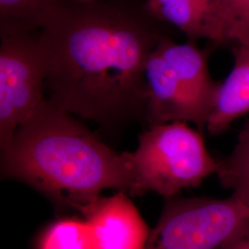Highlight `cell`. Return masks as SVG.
<instances>
[{"label": "cell", "instance_id": "1", "mask_svg": "<svg viewBox=\"0 0 249 249\" xmlns=\"http://www.w3.org/2000/svg\"><path fill=\"white\" fill-rule=\"evenodd\" d=\"M136 0H62L39 31L46 99L101 126L146 120V64L166 35Z\"/></svg>", "mask_w": 249, "mask_h": 249}, {"label": "cell", "instance_id": "2", "mask_svg": "<svg viewBox=\"0 0 249 249\" xmlns=\"http://www.w3.org/2000/svg\"><path fill=\"white\" fill-rule=\"evenodd\" d=\"M1 169L5 177L80 213L103 190L128 191L132 183L124 153L112 150L46 98L1 151Z\"/></svg>", "mask_w": 249, "mask_h": 249}, {"label": "cell", "instance_id": "3", "mask_svg": "<svg viewBox=\"0 0 249 249\" xmlns=\"http://www.w3.org/2000/svg\"><path fill=\"white\" fill-rule=\"evenodd\" d=\"M208 56L193 41L180 45L171 40L155 47L145 70V121L150 125L192 122L200 132L206 128L220 85L210 76Z\"/></svg>", "mask_w": 249, "mask_h": 249}, {"label": "cell", "instance_id": "4", "mask_svg": "<svg viewBox=\"0 0 249 249\" xmlns=\"http://www.w3.org/2000/svg\"><path fill=\"white\" fill-rule=\"evenodd\" d=\"M124 154L132 179L128 192L133 196L150 191L170 198L197 187L220 167L201 132L186 122L150 125L140 135L136 151Z\"/></svg>", "mask_w": 249, "mask_h": 249}, {"label": "cell", "instance_id": "5", "mask_svg": "<svg viewBox=\"0 0 249 249\" xmlns=\"http://www.w3.org/2000/svg\"><path fill=\"white\" fill-rule=\"evenodd\" d=\"M249 217V200L234 194L172 199L144 249H217Z\"/></svg>", "mask_w": 249, "mask_h": 249}, {"label": "cell", "instance_id": "6", "mask_svg": "<svg viewBox=\"0 0 249 249\" xmlns=\"http://www.w3.org/2000/svg\"><path fill=\"white\" fill-rule=\"evenodd\" d=\"M0 148L45 100L46 61L39 32L0 35Z\"/></svg>", "mask_w": 249, "mask_h": 249}, {"label": "cell", "instance_id": "7", "mask_svg": "<svg viewBox=\"0 0 249 249\" xmlns=\"http://www.w3.org/2000/svg\"><path fill=\"white\" fill-rule=\"evenodd\" d=\"M95 249H144L150 231L124 191L98 196L82 213Z\"/></svg>", "mask_w": 249, "mask_h": 249}, {"label": "cell", "instance_id": "8", "mask_svg": "<svg viewBox=\"0 0 249 249\" xmlns=\"http://www.w3.org/2000/svg\"><path fill=\"white\" fill-rule=\"evenodd\" d=\"M232 53L233 67L219 85L206 125L213 135L226 131L233 121L249 113V44L234 45Z\"/></svg>", "mask_w": 249, "mask_h": 249}, {"label": "cell", "instance_id": "9", "mask_svg": "<svg viewBox=\"0 0 249 249\" xmlns=\"http://www.w3.org/2000/svg\"><path fill=\"white\" fill-rule=\"evenodd\" d=\"M214 0H146L148 11L160 22L181 30L192 41L208 39Z\"/></svg>", "mask_w": 249, "mask_h": 249}, {"label": "cell", "instance_id": "10", "mask_svg": "<svg viewBox=\"0 0 249 249\" xmlns=\"http://www.w3.org/2000/svg\"><path fill=\"white\" fill-rule=\"evenodd\" d=\"M208 40L249 44V0H214Z\"/></svg>", "mask_w": 249, "mask_h": 249}, {"label": "cell", "instance_id": "11", "mask_svg": "<svg viewBox=\"0 0 249 249\" xmlns=\"http://www.w3.org/2000/svg\"><path fill=\"white\" fill-rule=\"evenodd\" d=\"M62 0H0V35L39 32Z\"/></svg>", "mask_w": 249, "mask_h": 249}, {"label": "cell", "instance_id": "12", "mask_svg": "<svg viewBox=\"0 0 249 249\" xmlns=\"http://www.w3.org/2000/svg\"><path fill=\"white\" fill-rule=\"evenodd\" d=\"M216 175L224 188L249 201V121L241 129L231 153L220 160Z\"/></svg>", "mask_w": 249, "mask_h": 249}, {"label": "cell", "instance_id": "13", "mask_svg": "<svg viewBox=\"0 0 249 249\" xmlns=\"http://www.w3.org/2000/svg\"><path fill=\"white\" fill-rule=\"evenodd\" d=\"M40 249H95V245L86 221L64 220L47 229Z\"/></svg>", "mask_w": 249, "mask_h": 249}, {"label": "cell", "instance_id": "14", "mask_svg": "<svg viewBox=\"0 0 249 249\" xmlns=\"http://www.w3.org/2000/svg\"><path fill=\"white\" fill-rule=\"evenodd\" d=\"M217 249H249V217Z\"/></svg>", "mask_w": 249, "mask_h": 249}, {"label": "cell", "instance_id": "15", "mask_svg": "<svg viewBox=\"0 0 249 249\" xmlns=\"http://www.w3.org/2000/svg\"><path fill=\"white\" fill-rule=\"evenodd\" d=\"M82 1H92V0H82Z\"/></svg>", "mask_w": 249, "mask_h": 249}]
</instances>
